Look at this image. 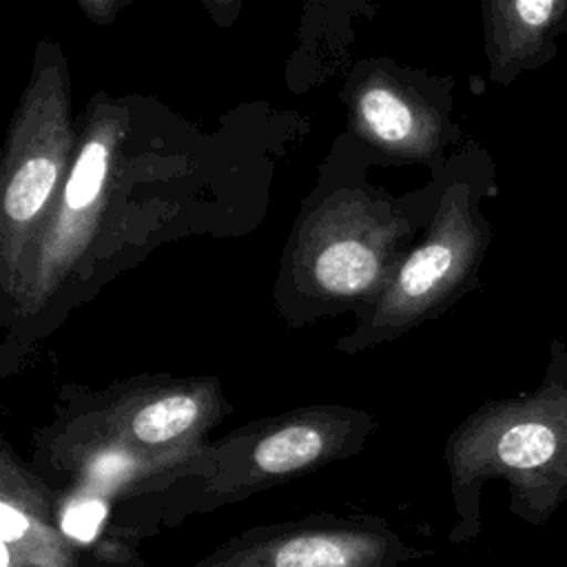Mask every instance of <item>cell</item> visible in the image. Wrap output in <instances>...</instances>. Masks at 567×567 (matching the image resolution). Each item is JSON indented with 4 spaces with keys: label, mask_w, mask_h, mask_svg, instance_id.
Masks as SVG:
<instances>
[{
    "label": "cell",
    "mask_w": 567,
    "mask_h": 567,
    "mask_svg": "<svg viewBox=\"0 0 567 567\" xmlns=\"http://www.w3.org/2000/svg\"><path fill=\"white\" fill-rule=\"evenodd\" d=\"M230 410L217 377L135 374L100 390L66 383L51 421L33 432L29 465L51 487L120 478L188 487L208 476V432Z\"/></svg>",
    "instance_id": "6da1fadb"
},
{
    "label": "cell",
    "mask_w": 567,
    "mask_h": 567,
    "mask_svg": "<svg viewBox=\"0 0 567 567\" xmlns=\"http://www.w3.org/2000/svg\"><path fill=\"white\" fill-rule=\"evenodd\" d=\"M456 523L452 543L481 532L483 485L507 483L509 509L543 525L567 501V343L554 339L540 383L512 399L487 401L445 441Z\"/></svg>",
    "instance_id": "7a4b0ae2"
},
{
    "label": "cell",
    "mask_w": 567,
    "mask_h": 567,
    "mask_svg": "<svg viewBox=\"0 0 567 567\" xmlns=\"http://www.w3.org/2000/svg\"><path fill=\"white\" fill-rule=\"evenodd\" d=\"M494 193L496 175L485 148L470 144L443 166L425 237L401 257L381 295L359 312L354 330L337 341L339 352L357 354L392 341L478 284L492 244L483 202Z\"/></svg>",
    "instance_id": "3957f363"
},
{
    "label": "cell",
    "mask_w": 567,
    "mask_h": 567,
    "mask_svg": "<svg viewBox=\"0 0 567 567\" xmlns=\"http://www.w3.org/2000/svg\"><path fill=\"white\" fill-rule=\"evenodd\" d=\"M414 228L394 202L365 188L326 193L299 217L284 252L281 315L306 323L350 308L363 312L408 252Z\"/></svg>",
    "instance_id": "277c9868"
},
{
    "label": "cell",
    "mask_w": 567,
    "mask_h": 567,
    "mask_svg": "<svg viewBox=\"0 0 567 567\" xmlns=\"http://www.w3.org/2000/svg\"><path fill=\"white\" fill-rule=\"evenodd\" d=\"M78 142L71 73L58 42L42 40L11 115L0 166V290L4 315L22 299L38 244L69 177Z\"/></svg>",
    "instance_id": "5b68a950"
},
{
    "label": "cell",
    "mask_w": 567,
    "mask_h": 567,
    "mask_svg": "<svg viewBox=\"0 0 567 567\" xmlns=\"http://www.w3.org/2000/svg\"><path fill=\"white\" fill-rule=\"evenodd\" d=\"M377 419L352 405H303L244 423L208 445L210 472L175 492L164 509L168 523L244 501L268 487L301 478L363 450Z\"/></svg>",
    "instance_id": "8992f818"
},
{
    "label": "cell",
    "mask_w": 567,
    "mask_h": 567,
    "mask_svg": "<svg viewBox=\"0 0 567 567\" xmlns=\"http://www.w3.org/2000/svg\"><path fill=\"white\" fill-rule=\"evenodd\" d=\"M126 137L128 113L120 102L97 93L78 122L73 164L38 244L27 290L18 306L4 315L9 334L2 348V377L20 368L31 321L40 319L53 303L97 235Z\"/></svg>",
    "instance_id": "52a82bcc"
},
{
    "label": "cell",
    "mask_w": 567,
    "mask_h": 567,
    "mask_svg": "<svg viewBox=\"0 0 567 567\" xmlns=\"http://www.w3.org/2000/svg\"><path fill=\"white\" fill-rule=\"evenodd\" d=\"M352 133L374 153L399 164L443 171V153L456 140L450 78H430L392 60H365L346 86Z\"/></svg>",
    "instance_id": "ba28073f"
},
{
    "label": "cell",
    "mask_w": 567,
    "mask_h": 567,
    "mask_svg": "<svg viewBox=\"0 0 567 567\" xmlns=\"http://www.w3.org/2000/svg\"><path fill=\"white\" fill-rule=\"evenodd\" d=\"M419 556L381 516L310 514L244 529L195 567H403Z\"/></svg>",
    "instance_id": "9c48e42d"
},
{
    "label": "cell",
    "mask_w": 567,
    "mask_h": 567,
    "mask_svg": "<svg viewBox=\"0 0 567 567\" xmlns=\"http://www.w3.org/2000/svg\"><path fill=\"white\" fill-rule=\"evenodd\" d=\"M0 567H144L124 556L82 545L60 520L55 492L0 439Z\"/></svg>",
    "instance_id": "30bf717a"
},
{
    "label": "cell",
    "mask_w": 567,
    "mask_h": 567,
    "mask_svg": "<svg viewBox=\"0 0 567 567\" xmlns=\"http://www.w3.org/2000/svg\"><path fill=\"white\" fill-rule=\"evenodd\" d=\"M487 78L514 84L547 66L567 33V0H481Z\"/></svg>",
    "instance_id": "8fae6325"
},
{
    "label": "cell",
    "mask_w": 567,
    "mask_h": 567,
    "mask_svg": "<svg viewBox=\"0 0 567 567\" xmlns=\"http://www.w3.org/2000/svg\"><path fill=\"white\" fill-rule=\"evenodd\" d=\"M75 2L82 9V13L100 27L113 24L120 11L131 4V0H75Z\"/></svg>",
    "instance_id": "7c38bea8"
},
{
    "label": "cell",
    "mask_w": 567,
    "mask_h": 567,
    "mask_svg": "<svg viewBox=\"0 0 567 567\" xmlns=\"http://www.w3.org/2000/svg\"><path fill=\"white\" fill-rule=\"evenodd\" d=\"M204 4V9L208 11V16L219 24V27H230L239 11L244 0H199Z\"/></svg>",
    "instance_id": "4fadbf2b"
}]
</instances>
